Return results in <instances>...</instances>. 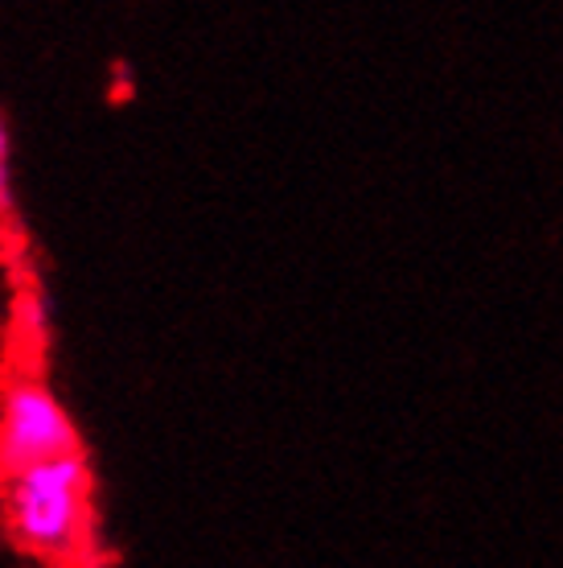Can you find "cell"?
<instances>
[{"label": "cell", "instance_id": "cell-1", "mask_svg": "<svg viewBox=\"0 0 563 568\" xmlns=\"http://www.w3.org/2000/svg\"><path fill=\"white\" fill-rule=\"evenodd\" d=\"M91 462L86 454L58 457L45 466L4 478V524L29 556L71 560L91 536Z\"/></svg>", "mask_w": 563, "mask_h": 568}, {"label": "cell", "instance_id": "cell-2", "mask_svg": "<svg viewBox=\"0 0 563 568\" xmlns=\"http://www.w3.org/2000/svg\"><path fill=\"white\" fill-rule=\"evenodd\" d=\"M71 454H83L79 425L42 375H17L0 387V474L4 478Z\"/></svg>", "mask_w": 563, "mask_h": 568}, {"label": "cell", "instance_id": "cell-3", "mask_svg": "<svg viewBox=\"0 0 563 568\" xmlns=\"http://www.w3.org/2000/svg\"><path fill=\"white\" fill-rule=\"evenodd\" d=\"M21 326L33 329L38 338L50 329V301H45V293H38V288H33V293L21 301Z\"/></svg>", "mask_w": 563, "mask_h": 568}, {"label": "cell", "instance_id": "cell-4", "mask_svg": "<svg viewBox=\"0 0 563 568\" xmlns=\"http://www.w3.org/2000/svg\"><path fill=\"white\" fill-rule=\"evenodd\" d=\"M17 214V178L13 161H0V219H13Z\"/></svg>", "mask_w": 563, "mask_h": 568}, {"label": "cell", "instance_id": "cell-5", "mask_svg": "<svg viewBox=\"0 0 563 568\" xmlns=\"http://www.w3.org/2000/svg\"><path fill=\"white\" fill-rule=\"evenodd\" d=\"M0 161H13V132H9L4 115H0Z\"/></svg>", "mask_w": 563, "mask_h": 568}]
</instances>
